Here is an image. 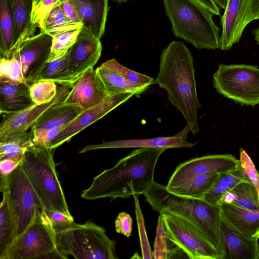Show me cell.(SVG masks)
Here are the masks:
<instances>
[{
    "mask_svg": "<svg viewBox=\"0 0 259 259\" xmlns=\"http://www.w3.org/2000/svg\"><path fill=\"white\" fill-rule=\"evenodd\" d=\"M250 181L244 175L240 166L234 170L220 174L211 189L203 199L212 205H219L223 196L239 183Z\"/></svg>",
    "mask_w": 259,
    "mask_h": 259,
    "instance_id": "cell-30",
    "label": "cell"
},
{
    "mask_svg": "<svg viewBox=\"0 0 259 259\" xmlns=\"http://www.w3.org/2000/svg\"><path fill=\"white\" fill-rule=\"evenodd\" d=\"M53 37L41 31L25 39L17 47L24 78L29 80L47 62L51 53Z\"/></svg>",
    "mask_w": 259,
    "mask_h": 259,
    "instance_id": "cell-17",
    "label": "cell"
},
{
    "mask_svg": "<svg viewBox=\"0 0 259 259\" xmlns=\"http://www.w3.org/2000/svg\"><path fill=\"white\" fill-rule=\"evenodd\" d=\"M53 150L34 145L25 152L22 168L44 209L72 216L58 178Z\"/></svg>",
    "mask_w": 259,
    "mask_h": 259,
    "instance_id": "cell-5",
    "label": "cell"
},
{
    "mask_svg": "<svg viewBox=\"0 0 259 259\" xmlns=\"http://www.w3.org/2000/svg\"><path fill=\"white\" fill-rule=\"evenodd\" d=\"M239 165L248 179L254 185L259 192V172L250 156L241 148Z\"/></svg>",
    "mask_w": 259,
    "mask_h": 259,
    "instance_id": "cell-40",
    "label": "cell"
},
{
    "mask_svg": "<svg viewBox=\"0 0 259 259\" xmlns=\"http://www.w3.org/2000/svg\"><path fill=\"white\" fill-rule=\"evenodd\" d=\"M239 164V159L228 154L207 155L192 158L178 165L166 186L167 188L172 187L200 175L229 172L236 169Z\"/></svg>",
    "mask_w": 259,
    "mask_h": 259,
    "instance_id": "cell-11",
    "label": "cell"
},
{
    "mask_svg": "<svg viewBox=\"0 0 259 259\" xmlns=\"http://www.w3.org/2000/svg\"><path fill=\"white\" fill-rule=\"evenodd\" d=\"M257 19H259V0H249L243 22V29L244 30L250 22Z\"/></svg>",
    "mask_w": 259,
    "mask_h": 259,
    "instance_id": "cell-44",
    "label": "cell"
},
{
    "mask_svg": "<svg viewBox=\"0 0 259 259\" xmlns=\"http://www.w3.org/2000/svg\"><path fill=\"white\" fill-rule=\"evenodd\" d=\"M197 2L203 5L213 15H220V10L219 7L213 2V0H196Z\"/></svg>",
    "mask_w": 259,
    "mask_h": 259,
    "instance_id": "cell-47",
    "label": "cell"
},
{
    "mask_svg": "<svg viewBox=\"0 0 259 259\" xmlns=\"http://www.w3.org/2000/svg\"><path fill=\"white\" fill-rule=\"evenodd\" d=\"M22 160L14 159H5L1 160V178L4 177L12 172L20 164L22 163Z\"/></svg>",
    "mask_w": 259,
    "mask_h": 259,
    "instance_id": "cell-46",
    "label": "cell"
},
{
    "mask_svg": "<svg viewBox=\"0 0 259 259\" xmlns=\"http://www.w3.org/2000/svg\"><path fill=\"white\" fill-rule=\"evenodd\" d=\"M102 51L100 39L82 27L76 41L69 50L68 68L72 77L76 80L88 69L94 67Z\"/></svg>",
    "mask_w": 259,
    "mask_h": 259,
    "instance_id": "cell-14",
    "label": "cell"
},
{
    "mask_svg": "<svg viewBox=\"0 0 259 259\" xmlns=\"http://www.w3.org/2000/svg\"><path fill=\"white\" fill-rule=\"evenodd\" d=\"M81 28L65 32L53 36L51 53L47 62H51L63 57L76 41Z\"/></svg>",
    "mask_w": 259,
    "mask_h": 259,
    "instance_id": "cell-36",
    "label": "cell"
},
{
    "mask_svg": "<svg viewBox=\"0 0 259 259\" xmlns=\"http://www.w3.org/2000/svg\"><path fill=\"white\" fill-rule=\"evenodd\" d=\"M96 70L104 84L108 96L125 93L139 95L145 91L129 82L109 60L102 63Z\"/></svg>",
    "mask_w": 259,
    "mask_h": 259,
    "instance_id": "cell-25",
    "label": "cell"
},
{
    "mask_svg": "<svg viewBox=\"0 0 259 259\" xmlns=\"http://www.w3.org/2000/svg\"><path fill=\"white\" fill-rule=\"evenodd\" d=\"M35 104L26 82L19 84L0 82V112L10 114L22 111Z\"/></svg>",
    "mask_w": 259,
    "mask_h": 259,
    "instance_id": "cell-22",
    "label": "cell"
},
{
    "mask_svg": "<svg viewBox=\"0 0 259 259\" xmlns=\"http://www.w3.org/2000/svg\"><path fill=\"white\" fill-rule=\"evenodd\" d=\"M118 3L121 4L123 3H126L127 1H129L130 0H113Z\"/></svg>",
    "mask_w": 259,
    "mask_h": 259,
    "instance_id": "cell-51",
    "label": "cell"
},
{
    "mask_svg": "<svg viewBox=\"0 0 259 259\" xmlns=\"http://www.w3.org/2000/svg\"><path fill=\"white\" fill-rule=\"evenodd\" d=\"M34 135L31 130L0 141V160L14 159L22 160L28 149L34 145Z\"/></svg>",
    "mask_w": 259,
    "mask_h": 259,
    "instance_id": "cell-31",
    "label": "cell"
},
{
    "mask_svg": "<svg viewBox=\"0 0 259 259\" xmlns=\"http://www.w3.org/2000/svg\"><path fill=\"white\" fill-rule=\"evenodd\" d=\"M0 82L12 84L26 82L23 76L18 48L15 50L10 58H1Z\"/></svg>",
    "mask_w": 259,
    "mask_h": 259,
    "instance_id": "cell-34",
    "label": "cell"
},
{
    "mask_svg": "<svg viewBox=\"0 0 259 259\" xmlns=\"http://www.w3.org/2000/svg\"><path fill=\"white\" fill-rule=\"evenodd\" d=\"M83 111L76 105L56 104L46 110L30 128L35 132L65 126Z\"/></svg>",
    "mask_w": 259,
    "mask_h": 259,
    "instance_id": "cell-23",
    "label": "cell"
},
{
    "mask_svg": "<svg viewBox=\"0 0 259 259\" xmlns=\"http://www.w3.org/2000/svg\"><path fill=\"white\" fill-rule=\"evenodd\" d=\"M56 232L57 247L65 259H117L116 241L104 228L91 221H74Z\"/></svg>",
    "mask_w": 259,
    "mask_h": 259,
    "instance_id": "cell-6",
    "label": "cell"
},
{
    "mask_svg": "<svg viewBox=\"0 0 259 259\" xmlns=\"http://www.w3.org/2000/svg\"><path fill=\"white\" fill-rule=\"evenodd\" d=\"M132 228L133 219L131 215L123 211L119 213L115 220L116 232L128 238L132 235Z\"/></svg>",
    "mask_w": 259,
    "mask_h": 259,
    "instance_id": "cell-42",
    "label": "cell"
},
{
    "mask_svg": "<svg viewBox=\"0 0 259 259\" xmlns=\"http://www.w3.org/2000/svg\"><path fill=\"white\" fill-rule=\"evenodd\" d=\"M219 94L241 105H259V68L245 64H220L213 75Z\"/></svg>",
    "mask_w": 259,
    "mask_h": 259,
    "instance_id": "cell-9",
    "label": "cell"
},
{
    "mask_svg": "<svg viewBox=\"0 0 259 259\" xmlns=\"http://www.w3.org/2000/svg\"><path fill=\"white\" fill-rule=\"evenodd\" d=\"M216 5L223 9H225L228 0H213Z\"/></svg>",
    "mask_w": 259,
    "mask_h": 259,
    "instance_id": "cell-48",
    "label": "cell"
},
{
    "mask_svg": "<svg viewBox=\"0 0 259 259\" xmlns=\"http://www.w3.org/2000/svg\"><path fill=\"white\" fill-rule=\"evenodd\" d=\"M14 17V52L27 38L34 35L36 27L31 22L32 0H12Z\"/></svg>",
    "mask_w": 259,
    "mask_h": 259,
    "instance_id": "cell-24",
    "label": "cell"
},
{
    "mask_svg": "<svg viewBox=\"0 0 259 259\" xmlns=\"http://www.w3.org/2000/svg\"><path fill=\"white\" fill-rule=\"evenodd\" d=\"M65 259L58 250L56 232L44 210L38 209L30 224L17 236L0 259Z\"/></svg>",
    "mask_w": 259,
    "mask_h": 259,
    "instance_id": "cell-7",
    "label": "cell"
},
{
    "mask_svg": "<svg viewBox=\"0 0 259 259\" xmlns=\"http://www.w3.org/2000/svg\"><path fill=\"white\" fill-rule=\"evenodd\" d=\"M16 230L4 198L0 205V256L16 237Z\"/></svg>",
    "mask_w": 259,
    "mask_h": 259,
    "instance_id": "cell-35",
    "label": "cell"
},
{
    "mask_svg": "<svg viewBox=\"0 0 259 259\" xmlns=\"http://www.w3.org/2000/svg\"><path fill=\"white\" fill-rule=\"evenodd\" d=\"M249 0H228L222 16V32L220 39L222 50H229L237 43L242 34L243 22Z\"/></svg>",
    "mask_w": 259,
    "mask_h": 259,
    "instance_id": "cell-19",
    "label": "cell"
},
{
    "mask_svg": "<svg viewBox=\"0 0 259 259\" xmlns=\"http://www.w3.org/2000/svg\"><path fill=\"white\" fill-rule=\"evenodd\" d=\"M220 237L223 259H259L258 239L240 232L221 214Z\"/></svg>",
    "mask_w": 259,
    "mask_h": 259,
    "instance_id": "cell-16",
    "label": "cell"
},
{
    "mask_svg": "<svg viewBox=\"0 0 259 259\" xmlns=\"http://www.w3.org/2000/svg\"><path fill=\"white\" fill-rule=\"evenodd\" d=\"M75 7L83 27L101 39L105 33L108 0H70Z\"/></svg>",
    "mask_w": 259,
    "mask_h": 259,
    "instance_id": "cell-20",
    "label": "cell"
},
{
    "mask_svg": "<svg viewBox=\"0 0 259 259\" xmlns=\"http://www.w3.org/2000/svg\"><path fill=\"white\" fill-rule=\"evenodd\" d=\"M170 240L167 236L161 215L158 217L156 229V234L152 251L153 258L155 259H168L176 257L183 252Z\"/></svg>",
    "mask_w": 259,
    "mask_h": 259,
    "instance_id": "cell-33",
    "label": "cell"
},
{
    "mask_svg": "<svg viewBox=\"0 0 259 259\" xmlns=\"http://www.w3.org/2000/svg\"><path fill=\"white\" fill-rule=\"evenodd\" d=\"M108 96L102 79L92 67L76 79L63 102L84 110L101 104Z\"/></svg>",
    "mask_w": 259,
    "mask_h": 259,
    "instance_id": "cell-15",
    "label": "cell"
},
{
    "mask_svg": "<svg viewBox=\"0 0 259 259\" xmlns=\"http://www.w3.org/2000/svg\"><path fill=\"white\" fill-rule=\"evenodd\" d=\"M72 85L57 86V93L50 102L34 104L22 111L8 114L0 125V141L28 131L35 123L42 114L52 106L64 101Z\"/></svg>",
    "mask_w": 259,
    "mask_h": 259,
    "instance_id": "cell-12",
    "label": "cell"
},
{
    "mask_svg": "<svg viewBox=\"0 0 259 259\" xmlns=\"http://www.w3.org/2000/svg\"><path fill=\"white\" fill-rule=\"evenodd\" d=\"M220 174L210 172L196 176L167 189L175 194L191 198L203 199L211 189Z\"/></svg>",
    "mask_w": 259,
    "mask_h": 259,
    "instance_id": "cell-26",
    "label": "cell"
},
{
    "mask_svg": "<svg viewBox=\"0 0 259 259\" xmlns=\"http://www.w3.org/2000/svg\"><path fill=\"white\" fill-rule=\"evenodd\" d=\"M258 172H259V171H258ZM258 196H259V192H258Z\"/></svg>",
    "mask_w": 259,
    "mask_h": 259,
    "instance_id": "cell-52",
    "label": "cell"
},
{
    "mask_svg": "<svg viewBox=\"0 0 259 259\" xmlns=\"http://www.w3.org/2000/svg\"><path fill=\"white\" fill-rule=\"evenodd\" d=\"M14 17L12 0H0V57L10 58L13 53Z\"/></svg>",
    "mask_w": 259,
    "mask_h": 259,
    "instance_id": "cell-27",
    "label": "cell"
},
{
    "mask_svg": "<svg viewBox=\"0 0 259 259\" xmlns=\"http://www.w3.org/2000/svg\"><path fill=\"white\" fill-rule=\"evenodd\" d=\"M222 202L245 209H258V192L250 181L242 182L228 191Z\"/></svg>",
    "mask_w": 259,
    "mask_h": 259,
    "instance_id": "cell-29",
    "label": "cell"
},
{
    "mask_svg": "<svg viewBox=\"0 0 259 259\" xmlns=\"http://www.w3.org/2000/svg\"><path fill=\"white\" fill-rule=\"evenodd\" d=\"M0 178L1 191L18 236L30 224L37 210L44 208L23 170L22 163L10 174Z\"/></svg>",
    "mask_w": 259,
    "mask_h": 259,
    "instance_id": "cell-8",
    "label": "cell"
},
{
    "mask_svg": "<svg viewBox=\"0 0 259 259\" xmlns=\"http://www.w3.org/2000/svg\"><path fill=\"white\" fill-rule=\"evenodd\" d=\"M57 84L50 80H38L29 85V92L33 103L41 105L51 102L57 93Z\"/></svg>",
    "mask_w": 259,
    "mask_h": 259,
    "instance_id": "cell-37",
    "label": "cell"
},
{
    "mask_svg": "<svg viewBox=\"0 0 259 259\" xmlns=\"http://www.w3.org/2000/svg\"><path fill=\"white\" fill-rule=\"evenodd\" d=\"M134 95L135 94L132 93H125L108 96L101 104L83 110L65 126L51 142L50 148L54 149L68 142L84 128L104 117Z\"/></svg>",
    "mask_w": 259,
    "mask_h": 259,
    "instance_id": "cell-13",
    "label": "cell"
},
{
    "mask_svg": "<svg viewBox=\"0 0 259 259\" xmlns=\"http://www.w3.org/2000/svg\"><path fill=\"white\" fill-rule=\"evenodd\" d=\"M191 132L188 124L176 135L167 137H157L146 139H133L113 141H104L99 144L89 145L79 152L83 153L94 150L111 148H192L196 143L187 141V135Z\"/></svg>",
    "mask_w": 259,
    "mask_h": 259,
    "instance_id": "cell-18",
    "label": "cell"
},
{
    "mask_svg": "<svg viewBox=\"0 0 259 259\" xmlns=\"http://www.w3.org/2000/svg\"><path fill=\"white\" fill-rule=\"evenodd\" d=\"M60 5L64 13L71 20L83 26L79 15L70 0H62Z\"/></svg>",
    "mask_w": 259,
    "mask_h": 259,
    "instance_id": "cell-45",
    "label": "cell"
},
{
    "mask_svg": "<svg viewBox=\"0 0 259 259\" xmlns=\"http://www.w3.org/2000/svg\"><path fill=\"white\" fill-rule=\"evenodd\" d=\"M61 3V2H60ZM55 6L45 17L41 31L54 36L62 33L81 28L83 26L71 20L64 13L60 3Z\"/></svg>",
    "mask_w": 259,
    "mask_h": 259,
    "instance_id": "cell-32",
    "label": "cell"
},
{
    "mask_svg": "<svg viewBox=\"0 0 259 259\" xmlns=\"http://www.w3.org/2000/svg\"><path fill=\"white\" fill-rule=\"evenodd\" d=\"M49 217L55 231L62 229L74 221L72 216L59 211L44 209Z\"/></svg>",
    "mask_w": 259,
    "mask_h": 259,
    "instance_id": "cell-43",
    "label": "cell"
},
{
    "mask_svg": "<svg viewBox=\"0 0 259 259\" xmlns=\"http://www.w3.org/2000/svg\"><path fill=\"white\" fill-rule=\"evenodd\" d=\"M69 51L62 58L47 62L38 72L29 80L28 84L38 80H50L59 85H72L76 80L68 68Z\"/></svg>",
    "mask_w": 259,
    "mask_h": 259,
    "instance_id": "cell-28",
    "label": "cell"
},
{
    "mask_svg": "<svg viewBox=\"0 0 259 259\" xmlns=\"http://www.w3.org/2000/svg\"><path fill=\"white\" fill-rule=\"evenodd\" d=\"M41 0H32V13H33L39 5Z\"/></svg>",
    "mask_w": 259,
    "mask_h": 259,
    "instance_id": "cell-49",
    "label": "cell"
},
{
    "mask_svg": "<svg viewBox=\"0 0 259 259\" xmlns=\"http://www.w3.org/2000/svg\"><path fill=\"white\" fill-rule=\"evenodd\" d=\"M163 148H139L120 159L112 167L94 178L81 197L88 200L103 198H129L143 194L154 182L157 161Z\"/></svg>",
    "mask_w": 259,
    "mask_h": 259,
    "instance_id": "cell-1",
    "label": "cell"
},
{
    "mask_svg": "<svg viewBox=\"0 0 259 259\" xmlns=\"http://www.w3.org/2000/svg\"><path fill=\"white\" fill-rule=\"evenodd\" d=\"M163 3L176 37L199 50L220 49V28L207 8L196 0H163Z\"/></svg>",
    "mask_w": 259,
    "mask_h": 259,
    "instance_id": "cell-4",
    "label": "cell"
},
{
    "mask_svg": "<svg viewBox=\"0 0 259 259\" xmlns=\"http://www.w3.org/2000/svg\"><path fill=\"white\" fill-rule=\"evenodd\" d=\"M170 240L190 259H222L215 248L190 221L164 212L160 214Z\"/></svg>",
    "mask_w": 259,
    "mask_h": 259,
    "instance_id": "cell-10",
    "label": "cell"
},
{
    "mask_svg": "<svg viewBox=\"0 0 259 259\" xmlns=\"http://www.w3.org/2000/svg\"><path fill=\"white\" fill-rule=\"evenodd\" d=\"M254 39L257 44L259 45V27H258L254 31Z\"/></svg>",
    "mask_w": 259,
    "mask_h": 259,
    "instance_id": "cell-50",
    "label": "cell"
},
{
    "mask_svg": "<svg viewBox=\"0 0 259 259\" xmlns=\"http://www.w3.org/2000/svg\"><path fill=\"white\" fill-rule=\"evenodd\" d=\"M193 62L183 42L171 41L162 51L155 83L166 91L169 102L180 111L195 135L199 131L197 112L201 104L197 97Z\"/></svg>",
    "mask_w": 259,
    "mask_h": 259,
    "instance_id": "cell-2",
    "label": "cell"
},
{
    "mask_svg": "<svg viewBox=\"0 0 259 259\" xmlns=\"http://www.w3.org/2000/svg\"><path fill=\"white\" fill-rule=\"evenodd\" d=\"M138 195H134L135 202L136 213L138 222L139 237L142 249V258H153L145 228L144 220L140 207Z\"/></svg>",
    "mask_w": 259,
    "mask_h": 259,
    "instance_id": "cell-39",
    "label": "cell"
},
{
    "mask_svg": "<svg viewBox=\"0 0 259 259\" xmlns=\"http://www.w3.org/2000/svg\"><path fill=\"white\" fill-rule=\"evenodd\" d=\"M62 0H41L36 10L31 14V22L33 26L41 28L44 20L49 12Z\"/></svg>",
    "mask_w": 259,
    "mask_h": 259,
    "instance_id": "cell-41",
    "label": "cell"
},
{
    "mask_svg": "<svg viewBox=\"0 0 259 259\" xmlns=\"http://www.w3.org/2000/svg\"><path fill=\"white\" fill-rule=\"evenodd\" d=\"M110 64L131 83L145 91L155 83L153 78L128 69L118 63L115 59L108 60Z\"/></svg>",
    "mask_w": 259,
    "mask_h": 259,
    "instance_id": "cell-38",
    "label": "cell"
},
{
    "mask_svg": "<svg viewBox=\"0 0 259 259\" xmlns=\"http://www.w3.org/2000/svg\"><path fill=\"white\" fill-rule=\"evenodd\" d=\"M153 209L161 214L169 213L194 224L215 248L223 259L220 237L219 205L204 199L181 196L170 192L166 186L155 181L143 194Z\"/></svg>",
    "mask_w": 259,
    "mask_h": 259,
    "instance_id": "cell-3",
    "label": "cell"
},
{
    "mask_svg": "<svg viewBox=\"0 0 259 259\" xmlns=\"http://www.w3.org/2000/svg\"><path fill=\"white\" fill-rule=\"evenodd\" d=\"M221 214L244 235L259 239V209L247 210L225 203L219 204Z\"/></svg>",
    "mask_w": 259,
    "mask_h": 259,
    "instance_id": "cell-21",
    "label": "cell"
}]
</instances>
